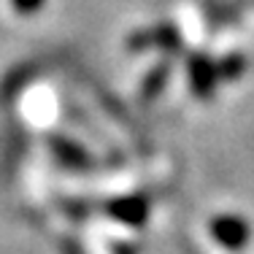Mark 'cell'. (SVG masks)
<instances>
[{
  "instance_id": "cell-1",
  "label": "cell",
  "mask_w": 254,
  "mask_h": 254,
  "mask_svg": "<svg viewBox=\"0 0 254 254\" xmlns=\"http://www.w3.org/2000/svg\"><path fill=\"white\" fill-rule=\"evenodd\" d=\"M211 235L216 238L219 246H225L230 252H241L249 244L252 230L241 216H219V219L211 222Z\"/></svg>"
}]
</instances>
